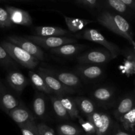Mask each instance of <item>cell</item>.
Here are the masks:
<instances>
[{
	"instance_id": "cell-35",
	"label": "cell",
	"mask_w": 135,
	"mask_h": 135,
	"mask_svg": "<svg viewBox=\"0 0 135 135\" xmlns=\"http://www.w3.org/2000/svg\"><path fill=\"white\" fill-rule=\"evenodd\" d=\"M122 1L129 9L135 11V0H122Z\"/></svg>"
},
{
	"instance_id": "cell-1",
	"label": "cell",
	"mask_w": 135,
	"mask_h": 135,
	"mask_svg": "<svg viewBox=\"0 0 135 135\" xmlns=\"http://www.w3.org/2000/svg\"><path fill=\"white\" fill-rule=\"evenodd\" d=\"M97 21L110 31L127 40L131 44L134 41L130 25L121 15L104 11L98 15Z\"/></svg>"
},
{
	"instance_id": "cell-31",
	"label": "cell",
	"mask_w": 135,
	"mask_h": 135,
	"mask_svg": "<svg viewBox=\"0 0 135 135\" xmlns=\"http://www.w3.org/2000/svg\"><path fill=\"white\" fill-rule=\"evenodd\" d=\"M79 121L83 130L88 134H94L96 133V129L94 125L89 120H84L81 117H79Z\"/></svg>"
},
{
	"instance_id": "cell-30",
	"label": "cell",
	"mask_w": 135,
	"mask_h": 135,
	"mask_svg": "<svg viewBox=\"0 0 135 135\" xmlns=\"http://www.w3.org/2000/svg\"><path fill=\"white\" fill-rule=\"evenodd\" d=\"M20 129L22 135H39L38 125L36 123H29L25 125H20Z\"/></svg>"
},
{
	"instance_id": "cell-11",
	"label": "cell",
	"mask_w": 135,
	"mask_h": 135,
	"mask_svg": "<svg viewBox=\"0 0 135 135\" xmlns=\"http://www.w3.org/2000/svg\"><path fill=\"white\" fill-rule=\"evenodd\" d=\"M5 9L9 13L13 24L27 26L32 24V18L26 11L9 5L5 6Z\"/></svg>"
},
{
	"instance_id": "cell-4",
	"label": "cell",
	"mask_w": 135,
	"mask_h": 135,
	"mask_svg": "<svg viewBox=\"0 0 135 135\" xmlns=\"http://www.w3.org/2000/svg\"><path fill=\"white\" fill-rule=\"evenodd\" d=\"M113 59L110 52L105 49H96L80 55L77 57V61L82 64L97 65L107 63Z\"/></svg>"
},
{
	"instance_id": "cell-2",
	"label": "cell",
	"mask_w": 135,
	"mask_h": 135,
	"mask_svg": "<svg viewBox=\"0 0 135 135\" xmlns=\"http://www.w3.org/2000/svg\"><path fill=\"white\" fill-rule=\"evenodd\" d=\"M0 44L7 51L15 61L22 67L32 70L34 69L39 64L40 60L18 46L8 41H3Z\"/></svg>"
},
{
	"instance_id": "cell-24",
	"label": "cell",
	"mask_w": 135,
	"mask_h": 135,
	"mask_svg": "<svg viewBox=\"0 0 135 135\" xmlns=\"http://www.w3.org/2000/svg\"><path fill=\"white\" fill-rule=\"evenodd\" d=\"M50 100H51L54 112L57 116L63 119H69L70 118L69 115L67 113L65 108H64L57 96H50Z\"/></svg>"
},
{
	"instance_id": "cell-13",
	"label": "cell",
	"mask_w": 135,
	"mask_h": 135,
	"mask_svg": "<svg viewBox=\"0 0 135 135\" xmlns=\"http://www.w3.org/2000/svg\"><path fill=\"white\" fill-rule=\"evenodd\" d=\"M53 75L65 86L74 90L79 87L81 84L80 79L76 74L69 72L56 71L51 70Z\"/></svg>"
},
{
	"instance_id": "cell-37",
	"label": "cell",
	"mask_w": 135,
	"mask_h": 135,
	"mask_svg": "<svg viewBox=\"0 0 135 135\" xmlns=\"http://www.w3.org/2000/svg\"><path fill=\"white\" fill-rule=\"evenodd\" d=\"M129 57L133 60V63H134V68H135V54H132L131 55H129Z\"/></svg>"
},
{
	"instance_id": "cell-29",
	"label": "cell",
	"mask_w": 135,
	"mask_h": 135,
	"mask_svg": "<svg viewBox=\"0 0 135 135\" xmlns=\"http://www.w3.org/2000/svg\"><path fill=\"white\" fill-rule=\"evenodd\" d=\"M119 69L123 74H125L127 76L133 75L135 73V68L133 60L129 56H127L123 65L119 66Z\"/></svg>"
},
{
	"instance_id": "cell-8",
	"label": "cell",
	"mask_w": 135,
	"mask_h": 135,
	"mask_svg": "<svg viewBox=\"0 0 135 135\" xmlns=\"http://www.w3.org/2000/svg\"><path fill=\"white\" fill-rule=\"evenodd\" d=\"M87 119L90 121L94 125L96 129V135H105L109 130L112 125V119L106 113L95 112Z\"/></svg>"
},
{
	"instance_id": "cell-21",
	"label": "cell",
	"mask_w": 135,
	"mask_h": 135,
	"mask_svg": "<svg viewBox=\"0 0 135 135\" xmlns=\"http://www.w3.org/2000/svg\"><path fill=\"white\" fill-rule=\"evenodd\" d=\"M134 108V100L131 97H125L122 99L117 108L114 112V115L118 121H120L121 118L126 113L130 112Z\"/></svg>"
},
{
	"instance_id": "cell-18",
	"label": "cell",
	"mask_w": 135,
	"mask_h": 135,
	"mask_svg": "<svg viewBox=\"0 0 135 135\" xmlns=\"http://www.w3.org/2000/svg\"><path fill=\"white\" fill-rule=\"evenodd\" d=\"M57 97L59 98L63 105L65 108L66 111L69 115L70 118L72 119H79V117H80L79 108L75 103V100L67 95L57 96Z\"/></svg>"
},
{
	"instance_id": "cell-32",
	"label": "cell",
	"mask_w": 135,
	"mask_h": 135,
	"mask_svg": "<svg viewBox=\"0 0 135 135\" xmlns=\"http://www.w3.org/2000/svg\"><path fill=\"white\" fill-rule=\"evenodd\" d=\"M13 22L6 9L0 7V27L9 28L12 26Z\"/></svg>"
},
{
	"instance_id": "cell-10",
	"label": "cell",
	"mask_w": 135,
	"mask_h": 135,
	"mask_svg": "<svg viewBox=\"0 0 135 135\" xmlns=\"http://www.w3.org/2000/svg\"><path fill=\"white\" fill-rule=\"evenodd\" d=\"M8 115L18 125V126L29 123H36L35 117L22 102H21L17 108L11 111Z\"/></svg>"
},
{
	"instance_id": "cell-27",
	"label": "cell",
	"mask_w": 135,
	"mask_h": 135,
	"mask_svg": "<svg viewBox=\"0 0 135 135\" xmlns=\"http://www.w3.org/2000/svg\"><path fill=\"white\" fill-rule=\"evenodd\" d=\"M120 122L126 130H133L135 127V108L125 115Z\"/></svg>"
},
{
	"instance_id": "cell-36",
	"label": "cell",
	"mask_w": 135,
	"mask_h": 135,
	"mask_svg": "<svg viewBox=\"0 0 135 135\" xmlns=\"http://www.w3.org/2000/svg\"><path fill=\"white\" fill-rule=\"evenodd\" d=\"M113 135H131V134H129V133H125V132L119 131H117V133H114Z\"/></svg>"
},
{
	"instance_id": "cell-6",
	"label": "cell",
	"mask_w": 135,
	"mask_h": 135,
	"mask_svg": "<svg viewBox=\"0 0 135 135\" xmlns=\"http://www.w3.org/2000/svg\"><path fill=\"white\" fill-rule=\"evenodd\" d=\"M38 73L43 77L47 86L51 90V92L56 94V96H63L74 92V90L63 85L53 75L50 69L44 67H40L38 69Z\"/></svg>"
},
{
	"instance_id": "cell-20",
	"label": "cell",
	"mask_w": 135,
	"mask_h": 135,
	"mask_svg": "<svg viewBox=\"0 0 135 135\" xmlns=\"http://www.w3.org/2000/svg\"><path fill=\"white\" fill-rule=\"evenodd\" d=\"M33 112L37 117L43 118L46 112V104L44 95L42 92H36L32 104Z\"/></svg>"
},
{
	"instance_id": "cell-17",
	"label": "cell",
	"mask_w": 135,
	"mask_h": 135,
	"mask_svg": "<svg viewBox=\"0 0 135 135\" xmlns=\"http://www.w3.org/2000/svg\"><path fill=\"white\" fill-rule=\"evenodd\" d=\"M28 76L32 84L37 90L47 94H51L52 93L51 90L47 86L44 79L40 74L33 71H29Z\"/></svg>"
},
{
	"instance_id": "cell-19",
	"label": "cell",
	"mask_w": 135,
	"mask_h": 135,
	"mask_svg": "<svg viewBox=\"0 0 135 135\" xmlns=\"http://www.w3.org/2000/svg\"><path fill=\"white\" fill-rule=\"evenodd\" d=\"M65 21L66 22L68 29L71 32H77L83 30L85 26L94 22L92 20L83 19V18H72L64 15Z\"/></svg>"
},
{
	"instance_id": "cell-3",
	"label": "cell",
	"mask_w": 135,
	"mask_h": 135,
	"mask_svg": "<svg viewBox=\"0 0 135 135\" xmlns=\"http://www.w3.org/2000/svg\"><path fill=\"white\" fill-rule=\"evenodd\" d=\"M76 36L103 46L105 50L110 52L113 59L117 57L121 52V50L117 45L108 41L100 31L96 29L87 28L81 32L80 34L76 35Z\"/></svg>"
},
{
	"instance_id": "cell-5",
	"label": "cell",
	"mask_w": 135,
	"mask_h": 135,
	"mask_svg": "<svg viewBox=\"0 0 135 135\" xmlns=\"http://www.w3.org/2000/svg\"><path fill=\"white\" fill-rule=\"evenodd\" d=\"M25 38L38 46L46 49H54L70 44H76L77 41L75 38L67 37H42L38 36H26Z\"/></svg>"
},
{
	"instance_id": "cell-23",
	"label": "cell",
	"mask_w": 135,
	"mask_h": 135,
	"mask_svg": "<svg viewBox=\"0 0 135 135\" xmlns=\"http://www.w3.org/2000/svg\"><path fill=\"white\" fill-rule=\"evenodd\" d=\"M113 92L111 88L108 87H101L94 91L92 96L96 101L100 103L109 102L113 97Z\"/></svg>"
},
{
	"instance_id": "cell-15",
	"label": "cell",
	"mask_w": 135,
	"mask_h": 135,
	"mask_svg": "<svg viewBox=\"0 0 135 135\" xmlns=\"http://www.w3.org/2000/svg\"><path fill=\"white\" fill-rule=\"evenodd\" d=\"M76 71L79 76L88 80H94L101 76L103 74V70L101 67L92 65L79 66L76 69Z\"/></svg>"
},
{
	"instance_id": "cell-14",
	"label": "cell",
	"mask_w": 135,
	"mask_h": 135,
	"mask_svg": "<svg viewBox=\"0 0 135 135\" xmlns=\"http://www.w3.org/2000/svg\"><path fill=\"white\" fill-rule=\"evenodd\" d=\"M34 36L42 37H62L68 33V30L58 26H42L34 28Z\"/></svg>"
},
{
	"instance_id": "cell-7",
	"label": "cell",
	"mask_w": 135,
	"mask_h": 135,
	"mask_svg": "<svg viewBox=\"0 0 135 135\" xmlns=\"http://www.w3.org/2000/svg\"><path fill=\"white\" fill-rule=\"evenodd\" d=\"M8 42L18 46L26 52L30 54L38 60L42 61L44 59V53L40 46H37L27 38L16 35L9 36L7 38Z\"/></svg>"
},
{
	"instance_id": "cell-28",
	"label": "cell",
	"mask_w": 135,
	"mask_h": 135,
	"mask_svg": "<svg viewBox=\"0 0 135 135\" xmlns=\"http://www.w3.org/2000/svg\"><path fill=\"white\" fill-rule=\"evenodd\" d=\"M106 6L116 12L121 14H125L129 12V8L123 3L122 0H108L105 2Z\"/></svg>"
},
{
	"instance_id": "cell-12",
	"label": "cell",
	"mask_w": 135,
	"mask_h": 135,
	"mask_svg": "<svg viewBox=\"0 0 135 135\" xmlns=\"http://www.w3.org/2000/svg\"><path fill=\"white\" fill-rule=\"evenodd\" d=\"M7 81L9 85L18 94H21L29 84L28 79L25 77L22 73L16 70H12L7 75Z\"/></svg>"
},
{
	"instance_id": "cell-25",
	"label": "cell",
	"mask_w": 135,
	"mask_h": 135,
	"mask_svg": "<svg viewBox=\"0 0 135 135\" xmlns=\"http://www.w3.org/2000/svg\"><path fill=\"white\" fill-rule=\"evenodd\" d=\"M0 65L5 68L13 69L17 67L16 62L9 55L7 51L0 44Z\"/></svg>"
},
{
	"instance_id": "cell-38",
	"label": "cell",
	"mask_w": 135,
	"mask_h": 135,
	"mask_svg": "<svg viewBox=\"0 0 135 135\" xmlns=\"http://www.w3.org/2000/svg\"><path fill=\"white\" fill-rule=\"evenodd\" d=\"M131 44L133 46V47H134V51H135V42H134V41H133V42H132Z\"/></svg>"
},
{
	"instance_id": "cell-26",
	"label": "cell",
	"mask_w": 135,
	"mask_h": 135,
	"mask_svg": "<svg viewBox=\"0 0 135 135\" xmlns=\"http://www.w3.org/2000/svg\"><path fill=\"white\" fill-rule=\"evenodd\" d=\"M57 129L59 135H80L83 132L80 128L70 124H61Z\"/></svg>"
},
{
	"instance_id": "cell-16",
	"label": "cell",
	"mask_w": 135,
	"mask_h": 135,
	"mask_svg": "<svg viewBox=\"0 0 135 135\" xmlns=\"http://www.w3.org/2000/svg\"><path fill=\"white\" fill-rule=\"evenodd\" d=\"M84 45L77 44H70L63 45L59 47L51 49L50 52L53 54L64 57L73 56L80 52L84 47Z\"/></svg>"
},
{
	"instance_id": "cell-22",
	"label": "cell",
	"mask_w": 135,
	"mask_h": 135,
	"mask_svg": "<svg viewBox=\"0 0 135 135\" xmlns=\"http://www.w3.org/2000/svg\"><path fill=\"white\" fill-rule=\"evenodd\" d=\"M74 100L78 108L86 117H88L96 112V106L93 102L90 99L84 97H76Z\"/></svg>"
},
{
	"instance_id": "cell-33",
	"label": "cell",
	"mask_w": 135,
	"mask_h": 135,
	"mask_svg": "<svg viewBox=\"0 0 135 135\" xmlns=\"http://www.w3.org/2000/svg\"><path fill=\"white\" fill-rule=\"evenodd\" d=\"M74 3L78 6L83 7L86 9H94L100 5V2L97 0H77Z\"/></svg>"
},
{
	"instance_id": "cell-34",
	"label": "cell",
	"mask_w": 135,
	"mask_h": 135,
	"mask_svg": "<svg viewBox=\"0 0 135 135\" xmlns=\"http://www.w3.org/2000/svg\"><path fill=\"white\" fill-rule=\"evenodd\" d=\"M38 130L39 135H55L54 131L44 123L38 124Z\"/></svg>"
},
{
	"instance_id": "cell-9",
	"label": "cell",
	"mask_w": 135,
	"mask_h": 135,
	"mask_svg": "<svg viewBox=\"0 0 135 135\" xmlns=\"http://www.w3.org/2000/svg\"><path fill=\"white\" fill-rule=\"evenodd\" d=\"M21 102L13 96L0 80V109L9 114L20 105Z\"/></svg>"
}]
</instances>
